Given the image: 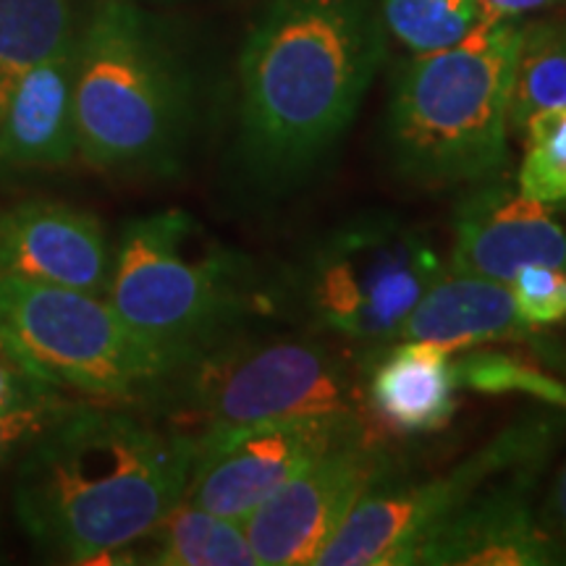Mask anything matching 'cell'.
<instances>
[{"instance_id":"obj_1","label":"cell","mask_w":566,"mask_h":566,"mask_svg":"<svg viewBox=\"0 0 566 566\" xmlns=\"http://www.w3.org/2000/svg\"><path fill=\"white\" fill-rule=\"evenodd\" d=\"M195 441L126 405L84 401L11 467V512L45 562H122L184 501Z\"/></svg>"},{"instance_id":"obj_2","label":"cell","mask_w":566,"mask_h":566,"mask_svg":"<svg viewBox=\"0 0 566 566\" xmlns=\"http://www.w3.org/2000/svg\"><path fill=\"white\" fill-rule=\"evenodd\" d=\"M386 53L380 0H268L239 55V163L268 189L331 158Z\"/></svg>"},{"instance_id":"obj_3","label":"cell","mask_w":566,"mask_h":566,"mask_svg":"<svg viewBox=\"0 0 566 566\" xmlns=\"http://www.w3.org/2000/svg\"><path fill=\"white\" fill-rule=\"evenodd\" d=\"M74 111L80 160L116 179L181 171L195 95L168 34L134 0H103L76 38Z\"/></svg>"},{"instance_id":"obj_4","label":"cell","mask_w":566,"mask_h":566,"mask_svg":"<svg viewBox=\"0 0 566 566\" xmlns=\"http://www.w3.org/2000/svg\"><path fill=\"white\" fill-rule=\"evenodd\" d=\"M522 27L480 19L457 45L401 63L386 116V155L401 181L451 189L499 179Z\"/></svg>"},{"instance_id":"obj_5","label":"cell","mask_w":566,"mask_h":566,"mask_svg":"<svg viewBox=\"0 0 566 566\" xmlns=\"http://www.w3.org/2000/svg\"><path fill=\"white\" fill-rule=\"evenodd\" d=\"M105 296L145 336L192 354L239 334L268 304L252 260L179 208L124 223Z\"/></svg>"},{"instance_id":"obj_6","label":"cell","mask_w":566,"mask_h":566,"mask_svg":"<svg viewBox=\"0 0 566 566\" xmlns=\"http://www.w3.org/2000/svg\"><path fill=\"white\" fill-rule=\"evenodd\" d=\"M0 334L71 396L150 407L197 354L145 336L108 296L0 275Z\"/></svg>"},{"instance_id":"obj_7","label":"cell","mask_w":566,"mask_h":566,"mask_svg":"<svg viewBox=\"0 0 566 566\" xmlns=\"http://www.w3.org/2000/svg\"><path fill=\"white\" fill-rule=\"evenodd\" d=\"M195 441L307 412H363L365 388L342 354L302 338L233 334L184 365L150 405Z\"/></svg>"},{"instance_id":"obj_8","label":"cell","mask_w":566,"mask_h":566,"mask_svg":"<svg viewBox=\"0 0 566 566\" xmlns=\"http://www.w3.org/2000/svg\"><path fill=\"white\" fill-rule=\"evenodd\" d=\"M449 260L394 216L352 218L310 247L289 281L300 315L317 331L354 344L386 346Z\"/></svg>"},{"instance_id":"obj_9","label":"cell","mask_w":566,"mask_h":566,"mask_svg":"<svg viewBox=\"0 0 566 566\" xmlns=\"http://www.w3.org/2000/svg\"><path fill=\"white\" fill-rule=\"evenodd\" d=\"M562 428L558 417H530L509 424L443 475L396 480L388 472L331 535L315 566H412L417 543L491 480L546 464Z\"/></svg>"},{"instance_id":"obj_10","label":"cell","mask_w":566,"mask_h":566,"mask_svg":"<svg viewBox=\"0 0 566 566\" xmlns=\"http://www.w3.org/2000/svg\"><path fill=\"white\" fill-rule=\"evenodd\" d=\"M367 433L363 412H307L210 438L197 446L184 499L244 522L310 464Z\"/></svg>"},{"instance_id":"obj_11","label":"cell","mask_w":566,"mask_h":566,"mask_svg":"<svg viewBox=\"0 0 566 566\" xmlns=\"http://www.w3.org/2000/svg\"><path fill=\"white\" fill-rule=\"evenodd\" d=\"M388 472L391 459L373 433L317 459L244 520L258 564H315L359 499Z\"/></svg>"},{"instance_id":"obj_12","label":"cell","mask_w":566,"mask_h":566,"mask_svg":"<svg viewBox=\"0 0 566 566\" xmlns=\"http://www.w3.org/2000/svg\"><path fill=\"white\" fill-rule=\"evenodd\" d=\"M543 464L495 478L417 543L412 564L424 566H546L558 564L533 509Z\"/></svg>"},{"instance_id":"obj_13","label":"cell","mask_w":566,"mask_h":566,"mask_svg":"<svg viewBox=\"0 0 566 566\" xmlns=\"http://www.w3.org/2000/svg\"><path fill=\"white\" fill-rule=\"evenodd\" d=\"M113 244L95 212L63 200H21L0 210V275L105 296Z\"/></svg>"},{"instance_id":"obj_14","label":"cell","mask_w":566,"mask_h":566,"mask_svg":"<svg viewBox=\"0 0 566 566\" xmlns=\"http://www.w3.org/2000/svg\"><path fill=\"white\" fill-rule=\"evenodd\" d=\"M525 265L566 271V223L556 205L530 200L491 179L459 205L449 271L509 283Z\"/></svg>"},{"instance_id":"obj_15","label":"cell","mask_w":566,"mask_h":566,"mask_svg":"<svg viewBox=\"0 0 566 566\" xmlns=\"http://www.w3.org/2000/svg\"><path fill=\"white\" fill-rule=\"evenodd\" d=\"M74 76L76 40L21 76L0 116V181L61 171L80 158Z\"/></svg>"},{"instance_id":"obj_16","label":"cell","mask_w":566,"mask_h":566,"mask_svg":"<svg viewBox=\"0 0 566 566\" xmlns=\"http://www.w3.org/2000/svg\"><path fill=\"white\" fill-rule=\"evenodd\" d=\"M454 352L433 342L399 338L380 346L367 367L365 405L401 436L443 430L457 412Z\"/></svg>"},{"instance_id":"obj_17","label":"cell","mask_w":566,"mask_h":566,"mask_svg":"<svg viewBox=\"0 0 566 566\" xmlns=\"http://www.w3.org/2000/svg\"><path fill=\"white\" fill-rule=\"evenodd\" d=\"M520 317L509 283L446 271L401 325L399 338L433 342L451 352L533 336Z\"/></svg>"},{"instance_id":"obj_18","label":"cell","mask_w":566,"mask_h":566,"mask_svg":"<svg viewBox=\"0 0 566 566\" xmlns=\"http://www.w3.org/2000/svg\"><path fill=\"white\" fill-rule=\"evenodd\" d=\"M153 566H260L244 522L179 501L150 535L129 548L124 564Z\"/></svg>"},{"instance_id":"obj_19","label":"cell","mask_w":566,"mask_h":566,"mask_svg":"<svg viewBox=\"0 0 566 566\" xmlns=\"http://www.w3.org/2000/svg\"><path fill=\"white\" fill-rule=\"evenodd\" d=\"M76 34L74 0H0V116L21 76Z\"/></svg>"},{"instance_id":"obj_20","label":"cell","mask_w":566,"mask_h":566,"mask_svg":"<svg viewBox=\"0 0 566 566\" xmlns=\"http://www.w3.org/2000/svg\"><path fill=\"white\" fill-rule=\"evenodd\" d=\"M556 105H566V17L525 21L509 124L522 129L533 113Z\"/></svg>"},{"instance_id":"obj_21","label":"cell","mask_w":566,"mask_h":566,"mask_svg":"<svg viewBox=\"0 0 566 566\" xmlns=\"http://www.w3.org/2000/svg\"><path fill=\"white\" fill-rule=\"evenodd\" d=\"M454 373L459 388L491 396L522 394L566 412L564 380H558L556 375L546 373L520 354L472 346V349H464L462 357L454 354Z\"/></svg>"},{"instance_id":"obj_22","label":"cell","mask_w":566,"mask_h":566,"mask_svg":"<svg viewBox=\"0 0 566 566\" xmlns=\"http://www.w3.org/2000/svg\"><path fill=\"white\" fill-rule=\"evenodd\" d=\"M386 32L409 53H433L457 45L483 19L478 0H380Z\"/></svg>"},{"instance_id":"obj_23","label":"cell","mask_w":566,"mask_h":566,"mask_svg":"<svg viewBox=\"0 0 566 566\" xmlns=\"http://www.w3.org/2000/svg\"><path fill=\"white\" fill-rule=\"evenodd\" d=\"M525 155L516 171V189L546 205L566 202V105L533 113L525 124Z\"/></svg>"},{"instance_id":"obj_24","label":"cell","mask_w":566,"mask_h":566,"mask_svg":"<svg viewBox=\"0 0 566 566\" xmlns=\"http://www.w3.org/2000/svg\"><path fill=\"white\" fill-rule=\"evenodd\" d=\"M520 317L530 328L566 321V271L554 265H525L509 281Z\"/></svg>"},{"instance_id":"obj_25","label":"cell","mask_w":566,"mask_h":566,"mask_svg":"<svg viewBox=\"0 0 566 566\" xmlns=\"http://www.w3.org/2000/svg\"><path fill=\"white\" fill-rule=\"evenodd\" d=\"M84 401L87 399L66 394V396H59V399L42 401V405H34V407H21V409H9V412H0V472L11 470L34 438L45 433V430L59 422L61 417L74 412V409L84 405Z\"/></svg>"},{"instance_id":"obj_26","label":"cell","mask_w":566,"mask_h":566,"mask_svg":"<svg viewBox=\"0 0 566 566\" xmlns=\"http://www.w3.org/2000/svg\"><path fill=\"white\" fill-rule=\"evenodd\" d=\"M59 396H66V391L34 370L30 359L0 334V412L34 407Z\"/></svg>"},{"instance_id":"obj_27","label":"cell","mask_w":566,"mask_h":566,"mask_svg":"<svg viewBox=\"0 0 566 566\" xmlns=\"http://www.w3.org/2000/svg\"><path fill=\"white\" fill-rule=\"evenodd\" d=\"M537 522L554 546L558 562H566V462L556 472L554 485L537 512Z\"/></svg>"},{"instance_id":"obj_28","label":"cell","mask_w":566,"mask_h":566,"mask_svg":"<svg viewBox=\"0 0 566 566\" xmlns=\"http://www.w3.org/2000/svg\"><path fill=\"white\" fill-rule=\"evenodd\" d=\"M483 19H522L530 11L562 6L566 0H478Z\"/></svg>"}]
</instances>
